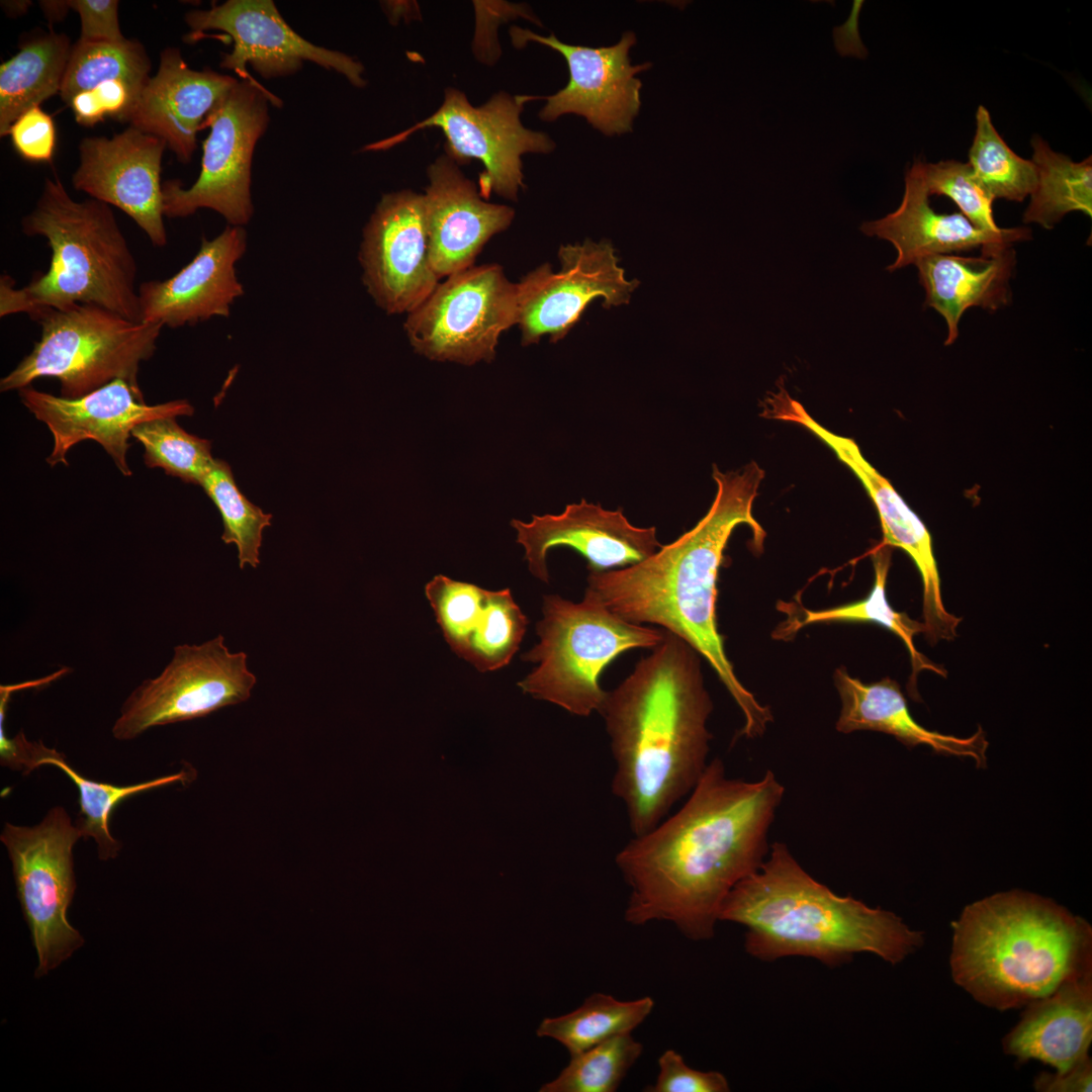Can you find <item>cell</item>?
Listing matches in <instances>:
<instances>
[{"label":"cell","mask_w":1092,"mask_h":1092,"mask_svg":"<svg viewBox=\"0 0 1092 1092\" xmlns=\"http://www.w3.org/2000/svg\"><path fill=\"white\" fill-rule=\"evenodd\" d=\"M1037 183L1022 220L1051 230L1072 211L1092 216V159L1074 162L1039 135L1031 139Z\"/></svg>","instance_id":"32"},{"label":"cell","mask_w":1092,"mask_h":1092,"mask_svg":"<svg viewBox=\"0 0 1092 1092\" xmlns=\"http://www.w3.org/2000/svg\"><path fill=\"white\" fill-rule=\"evenodd\" d=\"M834 682L841 700V710L835 724L837 731L883 732L909 748L923 744L939 754L970 757L978 768L987 766L989 742L981 727L969 737H957L924 728L911 716L898 682L889 677L864 684L841 667L834 673Z\"/></svg>","instance_id":"28"},{"label":"cell","mask_w":1092,"mask_h":1092,"mask_svg":"<svg viewBox=\"0 0 1092 1092\" xmlns=\"http://www.w3.org/2000/svg\"><path fill=\"white\" fill-rule=\"evenodd\" d=\"M659 1072L647 1092H728L727 1078L718 1071L691 1068L674 1050L664 1051L658 1059Z\"/></svg>","instance_id":"42"},{"label":"cell","mask_w":1092,"mask_h":1092,"mask_svg":"<svg viewBox=\"0 0 1092 1092\" xmlns=\"http://www.w3.org/2000/svg\"><path fill=\"white\" fill-rule=\"evenodd\" d=\"M653 1008L654 1000L649 996L619 1000L610 994L596 992L575 1010L544 1018L536 1033L557 1040L571 1057L613 1036L632 1033Z\"/></svg>","instance_id":"33"},{"label":"cell","mask_w":1092,"mask_h":1092,"mask_svg":"<svg viewBox=\"0 0 1092 1092\" xmlns=\"http://www.w3.org/2000/svg\"><path fill=\"white\" fill-rule=\"evenodd\" d=\"M784 793L771 770L747 782L728 778L720 758L708 762L685 804L617 853L629 889L625 921H664L691 940L712 938L728 894L764 861Z\"/></svg>","instance_id":"1"},{"label":"cell","mask_w":1092,"mask_h":1092,"mask_svg":"<svg viewBox=\"0 0 1092 1092\" xmlns=\"http://www.w3.org/2000/svg\"><path fill=\"white\" fill-rule=\"evenodd\" d=\"M131 436L144 447V461L149 468H162L166 474L186 483L200 485L213 458L208 440L187 433L175 417H162L140 423Z\"/></svg>","instance_id":"38"},{"label":"cell","mask_w":1092,"mask_h":1092,"mask_svg":"<svg viewBox=\"0 0 1092 1092\" xmlns=\"http://www.w3.org/2000/svg\"><path fill=\"white\" fill-rule=\"evenodd\" d=\"M425 594L459 657L481 672L511 662L529 621L509 588L488 590L438 574L426 584Z\"/></svg>","instance_id":"23"},{"label":"cell","mask_w":1092,"mask_h":1092,"mask_svg":"<svg viewBox=\"0 0 1092 1092\" xmlns=\"http://www.w3.org/2000/svg\"><path fill=\"white\" fill-rule=\"evenodd\" d=\"M81 837L61 806L48 811L34 826L6 822L0 834L37 954L36 978L48 975L84 944L68 920L76 890L73 848Z\"/></svg>","instance_id":"9"},{"label":"cell","mask_w":1092,"mask_h":1092,"mask_svg":"<svg viewBox=\"0 0 1092 1092\" xmlns=\"http://www.w3.org/2000/svg\"><path fill=\"white\" fill-rule=\"evenodd\" d=\"M72 43L65 33L39 30L0 66V135L26 110L60 93Z\"/></svg>","instance_id":"31"},{"label":"cell","mask_w":1092,"mask_h":1092,"mask_svg":"<svg viewBox=\"0 0 1092 1092\" xmlns=\"http://www.w3.org/2000/svg\"><path fill=\"white\" fill-rule=\"evenodd\" d=\"M1015 263L1012 246H992L982 248L977 257L939 254L914 264L925 292L924 304L946 323L945 345L958 338L961 317L968 308L995 311L1010 303Z\"/></svg>","instance_id":"29"},{"label":"cell","mask_w":1092,"mask_h":1092,"mask_svg":"<svg viewBox=\"0 0 1092 1092\" xmlns=\"http://www.w3.org/2000/svg\"><path fill=\"white\" fill-rule=\"evenodd\" d=\"M31 320L40 325L32 351L0 380V391L18 390L42 377L56 378L65 398L82 397L116 379L141 389L142 362L156 352L159 323L134 322L104 307L77 303L42 308Z\"/></svg>","instance_id":"8"},{"label":"cell","mask_w":1092,"mask_h":1092,"mask_svg":"<svg viewBox=\"0 0 1092 1092\" xmlns=\"http://www.w3.org/2000/svg\"><path fill=\"white\" fill-rule=\"evenodd\" d=\"M510 33L514 46L536 41L560 53L567 63V85L553 95L539 96L546 100L541 119L552 121L574 113L606 135L632 130L641 106L642 82L635 76L651 66L631 65L629 51L636 42L632 31H626L616 44L602 48L565 43L553 33L543 36L518 26Z\"/></svg>","instance_id":"17"},{"label":"cell","mask_w":1092,"mask_h":1092,"mask_svg":"<svg viewBox=\"0 0 1092 1092\" xmlns=\"http://www.w3.org/2000/svg\"><path fill=\"white\" fill-rule=\"evenodd\" d=\"M143 89L126 80H110L77 94L67 105L82 126H94L105 117L129 123Z\"/></svg>","instance_id":"41"},{"label":"cell","mask_w":1092,"mask_h":1092,"mask_svg":"<svg viewBox=\"0 0 1092 1092\" xmlns=\"http://www.w3.org/2000/svg\"><path fill=\"white\" fill-rule=\"evenodd\" d=\"M1002 1040L1005 1054L1065 1073L1088 1058L1092 1041V973L1072 979L1025 1006Z\"/></svg>","instance_id":"27"},{"label":"cell","mask_w":1092,"mask_h":1092,"mask_svg":"<svg viewBox=\"0 0 1092 1092\" xmlns=\"http://www.w3.org/2000/svg\"><path fill=\"white\" fill-rule=\"evenodd\" d=\"M715 498L707 514L690 531L661 545L634 565L590 572L585 593L611 612L637 625L656 624L689 643L703 656L744 716L739 736H761L772 720L739 681L724 649L716 620L717 579L724 550L740 525H746L759 548L764 531L752 514L764 472L754 461L722 472L716 465Z\"/></svg>","instance_id":"2"},{"label":"cell","mask_w":1092,"mask_h":1092,"mask_svg":"<svg viewBox=\"0 0 1092 1092\" xmlns=\"http://www.w3.org/2000/svg\"><path fill=\"white\" fill-rule=\"evenodd\" d=\"M1091 1084L1092 1062L1088 1057L1065 1073H1040L1033 1086L1040 1092H1090Z\"/></svg>","instance_id":"45"},{"label":"cell","mask_w":1092,"mask_h":1092,"mask_svg":"<svg viewBox=\"0 0 1092 1092\" xmlns=\"http://www.w3.org/2000/svg\"><path fill=\"white\" fill-rule=\"evenodd\" d=\"M542 613L539 642L522 655L537 665L518 685L580 717L599 713L607 696L601 674L615 658L630 649H652L664 637L663 629L630 623L587 593L579 603L545 596Z\"/></svg>","instance_id":"7"},{"label":"cell","mask_w":1092,"mask_h":1092,"mask_svg":"<svg viewBox=\"0 0 1092 1092\" xmlns=\"http://www.w3.org/2000/svg\"><path fill=\"white\" fill-rule=\"evenodd\" d=\"M17 391L22 404L47 425L53 436V449L47 457L52 467L59 463L69 465L67 454L71 448L84 440H94L124 476L132 474L126 454L135 425L162 417H189L194 413L186 399L149 405L141 389L121 379L74 399L37 390L31 384Z\"/></svg>","instance_id":"18"},{"label":"cell","mask_w":1092,"mask_h":1092,"mask_svg":"<svg viewBox=\"0 0 1092 1092\" xmlns=\"http://www.w3.org/2000/svg\"><path fill=\"white\" fill-rule=\"evenodd\" d=\"M8 134L21 158L30 162L52 160L56 147V126L53 117L39 106L19 115L11 124Z\"/></svg>","instance_id":"43"},{"label":"cell","mask_w":1092,"mask_h":1092,"mask_svg":"<svg viewBox=\"0 0 1092 1092\" xmlns=\"http://www.w3.org/2000/svg\"><path fill=\"white\" fill-rule=\"evenodd\" d=\"M246 247L243 226L228 225L215 238L202 239L197 254L175 275L140 284L141 321L176 329L229 316L231 305L244 293L235 265Z\"/></svg>","instance_id":"24"},{"label":"cell","mask_w":1092,"mask_h":1092,"mask_svg":"<svg viewBox=\"0 0 1092 1092\" xmlns=\"http://www.w3.org/2000/svg\"><path fill=\"white\" fill-rule=\"evenodd\" d=\"M184 19L192 31L188 38L208 29L230 35L233 50L222 56L220 67L234 71L241 80L256 81L247 64L269 79L293 75L308 61L342 74L356 87L365 86L361 63L303 38L271 0H229L207 10L189 11Z\"/></svg>","instance_id":"16"},{"label":"cell","mask_w":1092,"mask_h":1092,"mask_svg":"<svg viewBox=\"0 0 1092 1092\" xmlns=\"http://www.w3.org/2000/svg\"><path fill=\"white\" fill-rule=\"evenodd\" d=\"M38 4L51 24L62 21L71 9L68 0H41Z\"/></svg>","instance_id":"47"},{"label":"cell","mask_w":1092,"mask_h":1092,"mask_svg":"<svg viewBox=\"0 0 1092 1092\" xmlns=\"http://www.w3.org/2000/svg\"><path fill=\"white\" fill-rule=\"evenodd\" d=\"M1 763L24 774L44 764L55 765L64 771L79 791L80 813L75 824L82 837L95 840L98 856L102 860L115 858L121 847L109 828L111 814L117 805L136 794L185 779L184 772H178L128 786L92 781L75 770L56 749L47 747L41 741L27 740L23 731L8 740L1 753Z\"/></svg>","instance_id":"30"},{"label":"cell","mask_w":1092,"mask_h":1092,"mask_svg":"<svg viewBox=\"0 0 1092 1092\" xmlns=\"http://www.w3.org/2000/svg\"><path fill=\"white\" fill-rule=\"evenodd\" d=\"M30 5H31L30 1H19V0H17V1H2L1 2V6L3 7L4 11L11 17H16V16H19V15H22L23 13H25L28 10Z\"/></svg>","instance_id":"48"},{"label":"cell","mask_w":1092,"mask_h":1092,"mask_svg":"<svg viewBox=\"0 0 1092 1092\" xmlns=\"http://www.w3.org/2000/svg\"><path fill=\"white\" fill-rule=\"evenodd\" d=\"M517 542L525 550L530 572L549 582L546 556L550 549L566 546L583 556L590 572L621 569L639 563L660 547L655 527L632 525L623 510L604 509L581 499L567 505L558 515L532 517L530 522L514 519Z\"/></svg>","instance_id":"21"},{"label":"cell","mask_w":1092,"mask_h":1092,"mask_svg":"<svg viewBox=\"0 0 1092 1092\" xmlns=\"http://www.w3.org/2000/svg\"><path fill=\"white\" fill-rule=\"evenodd\" d=\"M922 171L929 196L949 197L961 213L981 230L998 232L1002 229L994 219L993 198L980 184L969 163L956 160L934 164L922 162Z\"/></svg>","instance_id":"40"},{"label":"cell","mask_w":1092,"mask_h":1092,"mask_svg":"<svg viewBox=\"0 0 1092 1092\" xmlns=\"http://www.w3.org/2000/svg\"><path fill=\"white\" fill-rule=\"evenodd\" d=\"M363 283L387 313L411 312L437 287L429 254L424 195L384 194L363 232Z\"/></svg>","instance_id":"19"},{"label":"cell","mask_w":1092,"mask_h":1092,"mask_svg":"<svg viewBox=\"0 0 1092 1092\" xmlns=\"http://www.w3.org/2000/svg\"><path fill=\"white\" fill-rule=\"evenodd\" d=\"M643 1045L632 1033L613 1036L579 1054L540 1092H615L641 1057Z\"/></svg>","instance_id":"39"},{"label":"cell","mask_w":1092,"mask_h":1092,"mask_svg":"<svg viewBox=\"0 0 1092 1092\" xmlns=\"http://www.w3.org/2000/svg\"><path fill=\"white\" fill-rule=\"evenodd\" d=\"M973 172L988 194L995 199L1023 201L1037 183L1034 163L1016 155L994 127L987 108L976 113V132L969 151Z\"/></svg>","instance_id":"36"},{"label":"cell","mask_w":1092,"mask_h":1092,"mask_svg":"<svg viewBox=\"0 0 1092 1092\" xmlns=\"http://www.w3.org/2000/svg\"><path fill=\"white\" fill-rule=\"evenodd\" d=\"M247 654L231 652L217 635L201 644H180L159 675L145 679L125 699L112 726L117 740H131L155 726L207 716L247 701L257 678Z\"/></svg>","instance_id":"12"},{"label":"cell","mask_w":1092,"mask_h":1092,"mask_svg":"<svg viewBox=\"0 0 1092 1092\" xmlns=\"http://www.w3.org/2000/svg\"><path fill=\"white\" fill-rule=\"evenodd\" d=\"M872 559L875 580L870 594L864 599L827 610H805L804 618L794 624L793 630L796 631L808 624L834 622L874 623L889 629L903 641L909 652L912 666L911 695L913 699H916V678L920 671L930 670L945 676L946 670L916 649L914 636L924 632L923 624L911 619L905 613L895 611L887 600L886 584L891 563L890 550L887 547L879 548Z\"/></svg>","instance_id":"34"},{"label":"cell","mask_w":1092,"mask_h":1092,"mask_svg":"<svg viewBox=\"0 0 1092 1092\" xmlns=\"http://www.w3.org/2000/svg\"><path fill=\"white\" fill-rule=\"evenodd\" d=\"M268 102L281 105V100L257 81H238L202 124L210 132L202 144L197 180L189 188L176 179L162 183L164 216L186 217L209 208L229 225L249 222L253 214L252 158L269 123Z\"/></svg>","instance_id":"10"},{"label":"cell","mask_w":1092,"mask_h":1092,"mask_svg":"<svg viewBox=\"0 0 1092 1092\" xmlns=\"http://www.w3.org/2000/svg\"><path fill=\"white\" fill-rule=\"evenodd\" d=\"M765 417L796 423L825 443L859 479L879 513L884 544L904 550L915 563L923 586V627L930 644L950 641L958 636L962 618L949 613L943 604L940 577L930 533L919 517L906 505L889 480L862 455L853 439L832 433L816 422L784 389L772 393L765 403Z\"/></svg>","instance_id":"15"},{"label":"cell","mask_w":1092,"mask_h":1092,"mask_svg":"<svg viewBox=\"0 0 1092 1092\" xmlns=\"http://www.w3.org/2000/svg\"><path fill=\"white\" fill-rule=\"evenodd\" d=\"M28 237H42L52 251L49 269L16 289L0 278V316L39 309L95 304L127 320L141 321L138 265L110 205L76 201L62 181L46 178L34 208L21 218Z\"/></svg>","instance_id":"6"},{"label":"cell","mask_w":1092,"mask_h":1092,"mask_svg":"<svg viewBox=\"0 0 1092 1092\" xmlns=\"http://www.w3.org/2000/svg\"><path fill=\"white\" fill-rule=\"evenodd\" d=\"M238 79L209 68L191 69L177 48L160 55L155 76L145 85L129 126L163 140L181 163L191 161L196 134Z\"/></svg>","instance_id":"25"},{"label":"cell","mask_w":1092,"mask_h":1092,"mask_svg":"<svg viewBox=\"0 0 1092 1092\" xmlns=\"http://www.w3.org/2000/svg\"><path fill=\"white\" fill-rule=\"evenodd\" d=\"M427 173L423 195L430 261L439 278L448 277L471 267L486 242L510 226L515 211L483 200L446 153Z\"/></svg>","instance_id":"22"},{"label":"cell","mask_w":1092,"mask_h":1092,"mask_svg":"<svg viewBox=\"0 0 1092 1092\" xmlns=\"http://www.w3.org/2000/svg\"><path fill=\"white\" fill-rule=\"evenodd\" d=\"M856 16L857 11H852L847 22L834 29V42L840 55L863 58L867 51L857 35Z\"/></svg>","instance_id":"46"},{"label":"cell","mask_w":1092,"mask_h":1092,"mask_svg":"<svg viewBox=\"0 0 1092 1092\" xmlns=\"http://www.w3.org/2000/svg\"><path fill=\"white\" fill-rule=\"evenodd\" d=\"M860 231L894 246L897 258L887 267L890 272L932 255L1012 246L1031 238L1028 228L990 232L975 226L961 212H936L929 203L921 161H915L905 175V191L899 207L880 219L863 222Z\"/></svg>","instance_id":"26"},{"label":"cell","mask_w":1092,"mask_h":1092,"mask_svg":"<svg viewBox=\"0 0 1092 1092\" xmlns=\"http://www.w3.org/2000/svg\"><path fill=\"white\" fill-rule=\"evenodd\" d=\"M166 148L163 140L132 126L110 139L85 138L72 184L90 198L121 209L162 248L168 242L161 182Z\"/></svg>","instance_id":"20"},{"label":"cell","mask_w":1092,"mask_h":1092,"mask_svg":"<svg viewBox=\"0 0 1092 1092\" xmlns=\"http://www.w3.org/2000/svg\"><path fill=\"white\" fill-rule=\"evenodd\" d=\"M700 663L689 643L664 630L651 653L607 692L599 711L615 761L612 792L625 806L633 836L661 822L708 764L713 703Z\"/></svg>","instance_id":"3"},{"label":"cell","mask_w":1092,"mask_h":1092,"mask_svg":"<svg viewBox=\"0 0 1092 1092\" xmlns=\"http://www.w3.org/2000/svg\"><path fill=\"white\" fill-rule=\"evenodd\" d=\"M561 270L544 264L528 273L517 287V323L522 345L548 336L563 339L579 322L586 307L603 298L606 307L627 304L638 280H628L610 242L560 247Z\"/></svg>","instance_id":"14"},{"label":"cell","mask_w":1092,"mask_h":1092,"mask_svg":"<svg viewBox=\"0 0 1092 1092\" xmlns=\"http://www.w3.org/2000/svg\"><path fill=\"white\" fill-rule=\"evenodd\" d=\"M949 963L953 981L981 1004L1025 1007L1092 973V928L1042 896L997 893L953 922Z\"/></svg>","instance_id":"5"},{"label":"cell","mask_w":1092,"mask_h":1092,"mask_svg":"<svg viewBox=\"0 0 1092 1092\" xmlns=\"http://www.w3.org/2000/svg\"><path fill=\"white\" fill-rule=\"evenodd\" d=\"M517 323V287L487 264L447 277L414 310L404 330L414 350L431 360L473 365L494 359L500 335Z\"/></svg>","instance_id":"11"},{"label":"cell","mask_w":1092,"mask_h":1092,"mask_svg":"<svg viewBox=\"0 0 1092 1092\" xmlns=\"http://www.w3.org/2000/svg\"><path fill=\"white\" fill-rule=\"evenodd\" d=\"M151 68L150 57L136 39L79 38L72 46L59 94L67 104L77 94L110 80H126L145 87Z\"/></svg>","instance_id":"35"},{"label":"cell","mask_w":1092,"mask_h":1092,"mask_svg":"<svg viewBox=\"0 0 1092 1092\" xmlns=\"http://www.w3.org/2000/svg\"><path fill=\"white\" fill-rule=\"evenodd\" d=\"M719 921L745 926V949L762 961L803 956L833 967L871 952L895 965L924 942L923 933L895 913L839 896L817 882L782 842H775L759 870L731 890Z\"/></svg>","instance_id":"4"},{"label":"cell","mask_w":1092,"mask_h":1092,"mask_svg":"<svg viewBox=\"0 0 1092 1092\" xmlns=\"http://www.w3.org/2000/svg\"><path fill=\"white\" fill-rule=\"evenodd\" d=\"M201 487L217 508L222 520L221 540L235 544L241 568L259 565L263 531L271 525L272 515L252 504L239 489L231 466L214 459Z\"/></svg>","instance_id":"37"},{"label":"cell","mask_w":1092,"mask_h":1092,"mask_svg":"<svg viewBox=\"0 0 1092 1092\" xmlns=\"http://www.w3.org/2000/svg\"><path fill=\"white\" fill-rule=\"evenodd\" d=\"M538 99L539 96L498 92L483 105L474 107L463 92L448 88L444 102L432 115L370 148L385 149L417 130L439 127L447 140L446 154L458 164L471 159L482 163L484 171L479 176L482 198L495 193L517 200L520 189L525 187L522 155L546 154L555 148L546 133L526 128L521 122L524 105Z\"/></svg>","instance_id":"13"},{"label":"cell","mask_w":1092,"mask_h":1092,"mask_svg":"<svg viewBox=\"0 0 1092 1092\" xmlns=\"http://www.w3.org/2000/svg\"><path fill=\"white\" fill-rule=\"evenodd\" d=\"M81 20L80 38L87 40H121L116 0H68Z\"/></svg>","instance_id":"44"}]
</instances>
